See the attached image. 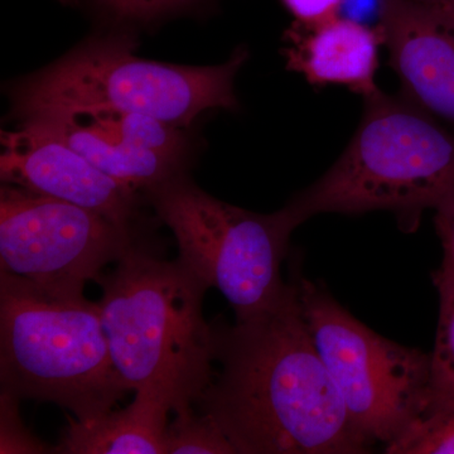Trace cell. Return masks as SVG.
Masks as SVG:
<instances>
[{"label":"cell","instance_id":"6da1fadb","mask_svg":"<svg viewBox=\"0 0 454 454\" xmlns=\"http://www.w3.org/2000/svg\"><path fill=\"white\" fill-rule=\"evenodd\" d=\"M212 325L220 372L195 409L217 424L236 454L372 450L317 351L294 280L268 309Z\"/></svg>","mask_w":454,"mask_h":454},{"label":"cell","instance_id":"7a4b0ae2","mask_svg":"<svg viewBox=\"0 0 454 454\" xmlns=\"http://www.w3.org/2000/svg\"><path fill=\"white\" fill-rule=\"evenodd\" d=\"M104 331L128 390L151 394L172 411L195 408L214 379V325L202 304L208 286L179 259L138 244L97 280Z\"/></svg>","mask_w":454,"mask_h":454},{"label":"cell","instance_id":"3957f363","mask_svg":"<svg viewBox=\"0 0 454 454\" xmlns=\"http://www.w3.org/2000/svg\"><path fill=\"white\" fill-rule=\"evenodd\" d=\"M0 385L18 400L51 402L77 420L113 411L128 393L98 303L0 271Z\"/></svg>","mask_w":454,"mask_h":454},{"label":"cell","instance_id":"277c9868","mask_svg":"<svg viewBox=\"0 0 454 454\" xmlns=\"http://www.w3.org/2000/svg\"><path fill=\"white\" fill-rule=\"evenodd\" d=\"M365 101L337 162L288 203L301 223L322 214L390 211L411 231L454 186V131L408 100L380 91Z\"/></svg>","mask_w":454,"mask_h":454},{"label":"cell","instance_id":"5b68a950","mask_svg":"<svg viewBox=\"0 0 454 454\" xmlns=\"http://www.w3.org/2000/svg\"><path fill=\"white\" fill-rule=\"evenodd\" d=\"M127 35L94 37L14 90L22 121L90 110L145 114L190 127L210 109L238 107L234 82L247 62L238 49L216 66H179L140 59Z\"/></svg>","mask_w":454,"mask_h":454},{"label":"cell","instance_id":"8992f818","mask_svg":"<svg viewBox=\"0 0 454 454\" xmlns=\"http://www.w3.org/2000/svg\"><path fill=\"white\" fill-rule=\"evenodd\" d=\"M178 245L179 262L215 288L245 321L273 306L286 282L282 265L301 221L291 205L273 214L236 207L196 186L184 173L145 191Z\"/></svg>","mask_w":454,"mask_h":454},{"label":"cell","instance_id":"52a82bcc","mask_svg":"<svg viewBox=\"0 0 454 454\" xmlns=\"http://www.w3.org/2000/svg\"><path fill=\"white\" fill-rule=\"evenodd\" d=\"M293 280L349 419L370 446H387L426 411L429 354L376 333L319 284L300 274Z\"/></svg>","mask_w":454,"mask_h":454},{"label":"cell","instance_id":"ba28073f","mask_svg":"<svg viewBox=\"0 0 454 454\" xmlns=\"http://www.w3.org/2000/svg\"><path fill=\"white\" fill-rule=\"evenodd\" d=\"M131 226L74 203L3 184L0 271L67 293H83L138 245Z\"/></svg>","mask_w":454,"mask_h":454},{"label":"cell","instance_id":"9c48e42d","mask_svg":"<svg viewBox=\"0 0 454 454\" xmlns=\"http://www.w3.org/2000/svg\"><path fill=\"white\" fill-rule=\"evenodd\" d=\"M3 184L62 200L131 226L138 215L139 191L101 172L64 140L23 121L2 131Z\"/></svg>","mask_w":454,"mask_h":454},{"label":"cell","instance_id":"30bf717a","mask_svg":"<svg viewBox=\"0 0 454 454\" xmlns=\"http://www.w3.org/2000/svg\"><path fill=\"white\" fill-rule=\"evenodd\" d=\"M379 28L406 100L454 131V29L437 7L380 0Z\"/></svg>","mask_w":454,"mask_h":454},{"label":"cell","instance_id":"8fae6325","mask_svg":"<svg viewBox=\"0 0 454 454\" xmlns=\"http://www.w3.org/2000/svg\"><path fill=\"white\" fill-rule=\"evenodd\" d=\"M286 40V67L310 85L345 86L364 98L380 92L375 77L384 35L379 26L342 16L316 25L295 22Z\"/></svg>","mask_w":454,"mask_h":454},{"label":"cell","instance_id":"7c38bea8","mask_svg":"<svg viewBox=\"0 0 454 454\" xmlns=\"http://www.w3.org/2000/svg\"><path fill=\"white\" fill-rule=\"evenodd\" d=\"M168 403L151 394L136 393L121 411L90 420H68L56 453L166 454Z\"/></svg>","mask_w":454,"mask_h":454},{"label":"cell","instance_id":"4fadbf2b","mask_svg":"<svg viewBox=\"0 0 454 454\" xmlns=\"http://www.w3.org/2000/svg\"><path fill=\"white\" fill-rule=\"evenodd\" d=\"M25 121L64 140L101 172L137 191H146L181 173L179 158L136 148L74 116H44Z\"/></svg>","mask_w":454,"mask_h":454},{"label":"cell","instance_id":"5bb4252c","mask_svg":"<svg viewBox=\"0 0 454 454\" xmlns=\"http://www.w3.org/2000/svg\"><path fill=\"white\" fill-rule=\"evenodd\" d=\"M438 292L437 333L429 354V381L426 411L422 418L454 408V264L443 258L433 273ZM420 418V419H422Z\"/></svg>","mask_w":454,"mask_h":454},{"label":"cell","instance_id":"9a60e30c","mask_svg":"<svg viewBox=\"0 0 454 454\" xmlns=\"http://www.w3.org/2000/svg\"><path fill=\"white\" fill-rule=\"evenodd\" d=\"M128 145L182 160L186 139L181 128L145 114L90 110L66 114ZM56 116V115H55Z\"/></svg>","mask_w":454,"mask_h":454},{"label":"cell","instance_id":"2e32d148","mask_svg":"<svg viewBox=\"0 0 454 454\" xmlns=\"http://www.w3.org/2000/svg\"><path fill=\"white\" fill-rule=\"evenodd\" d=\"M166 454H236L223 430L195 408L176 413L168 424Z\"/></svg>","mask_w":454,"mask_h":454},{"label":"cell","instance_id":"e0dca14e","mask_svg":"<svg viewBox=\"0 0 454 454\" xmlns=\"http://www.w3.org/2000/svg\"><path fill=\"white\" fill-rule=\"evenodd\" d=\"M387 454H454V408L422 418L385 446Z\"/></svg>","mask_w":454,"mask_h":454},{"label":"cell","instance_id":"ac0fdd59","mask_svg":"<svg viewBox=\"0 0 454 454\" xmlns=\"http://www.w3.org/2000/svg\"><path fill=\"white\" fill-rule=\"evenodd\" d=\"M20 400L11 394L0 395V453H50V447L27 430L18 411Z\"/></svg>","mask_w":454,"mask_h":454},{"label":"cell","instance_id":"d6986e66","mask_svg":"<svg viewBox=\"0 0 454 454\" xmlns=\"http://www.w3.org/2000/svg\"><path fill=\"white\" fill-rule=\"evenodd\" d=\"M107 13L121 20L148 22L186 8L197 0H95Z\"/></svg>","mask_w":454,"mask_h":454},{"label":"cell","instance_id":"ffe728a7","mask_svg":"<svg viewBox=\"0 0 454 454\" xmlns=\"http://www.w3.org/2000/svg\"><path fill=\"white\" fill-rule=\"evenodd\" d=\"M348 0H282L286 8L301 25H316L340 16Z\"/></svg>","mask_w":454,"mask_h":454},{"label":"cell","instance_id":"44dd1931","mask_svg":"<svg viewBox=\"0 0 454 454\" xmlns=\"http://www.w3.org/2000/svg\"><path fill=\"white\" fill-rule=\"evenodd\" d=\"M435 230L443 247V258L454 264V186L434 208Z\"/></svg>","mask_w":454,"mask_h":454},{"label":"cell","instance_id":"7402d4cb","mask_svg":"<svg viewBox=\"0 0 454 454\" xmlns=\"http://www.w3.org/2000/svg\"><path fill=\"white\" fill-rule=\"evenodd\" d=\"M437 8L444 20L454 29V0H443Z\"/></svg>","mask_w":454,"mask_h":454},{"label":"cell","instance_id":"603a6c76","mask_svg":"<svg viewBox=\"0 0 454 454\" xmlns=\"http://www.w3.org/2000/svg\"><path fill=\"white\" fill-rule=\"evenodd\" d=\"M411 2L419 3V4L428 5V7H439L443 0H411Z\"/></svg>","mask_w":454,"mask_h":454}]
</instances>
